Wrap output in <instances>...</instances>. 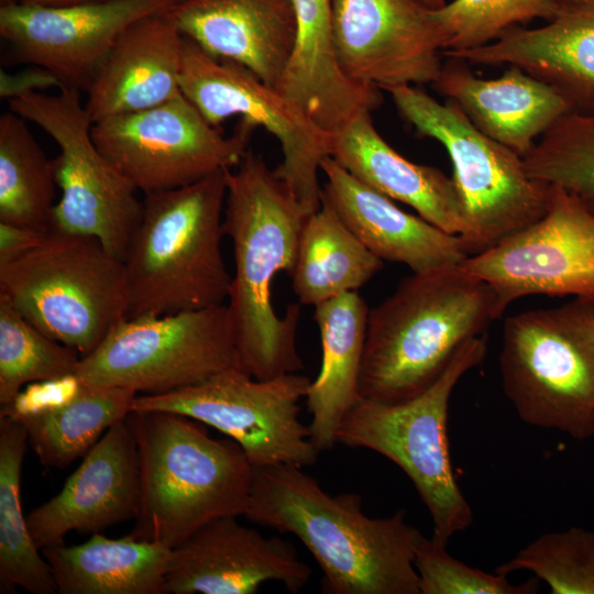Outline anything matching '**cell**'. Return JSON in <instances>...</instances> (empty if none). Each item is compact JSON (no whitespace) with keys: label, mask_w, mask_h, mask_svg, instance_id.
Here are the masks:
<instances>
[{"label":"cell","mask_w":594,"mask_h":594,"mask_svg":"<svg viewBox=\"0 0 594 594\" xmlns=\"http://www.w3.org/2000/svg\"><path fill=\"white\" fill-rule=\"evenodd\" d=\"M223 233L232 242L234 275L227 306L234 331L239 369L268 380L302 369L297 350L299 302L278 316L272 283L292 275L299 239L309 213L270 169L264 158L246 151L226 170Z\"/></svg>","instance_id":"6da1fadb"},{"label":"cell","mask_w":594,"mask_h":594,"mask_svg":"<svg viewBox=\"0 0 594 594\" xmlns=\"http://www.w3.org/2000/svg\"><path fill=\"white\" fill-rule=\"evenodd\" d=\"M244 516L296 536L323 573V593L420 594L415 554L425 536L405 509L369 517L359 494L330 495L302 468L274 464L254 468Z\"/></svg>","instance_id":"7a4b0ae2"},{"label":"cell","mask_w":594,"mask_h":594,"mask_svg":"<svg viewBox=\"0 0 594 594\" xmlns=\"http://www.w3.org/2000/svg\"><path fill=\"white\" fill-rule=\"evenodd\" d=\"M496 319L494 290L460 264L403 278L369 311L360 398L397 404L418 396Z\"/></svg>","instance_id":"3957f363"},{"label":"cell","mask_w":594,"mask_h":594,"mask_svg":"<svg viewBox=\"0 0 594 594\" xmlns=\"http://www.w3.org/2000/svg\"><path fill=\"white\" fill-rule=\"evenodd\" d=\"M140 505L130 532L173 549L222 516H244L254 468L231 438L215 439L183 415L132 410Z\"/></svg>","instance_id":"277c9868"},{"label":"cell","mask_w":594,"mask_h":594,"mask_svg":"<svg viewBox=\"0 0 594 594\" xmlns=\"http://www.w3.org/2000/svg\"><path fill=\"white\" fill-rule=\"evenodd\" d=\"M226 170L191 185L145 194L123 260L127 318L227 304L232 276L221 252Z\"/></svg>","instance_id":"5b68a950"},{"label":"cell","mask_w":594,"mask_h":594,"mask_svg":"<svg viewBox=\"0 0 594 594\" xmlns=\"http://www.w3.org/2000/svg\"><path fill=\"white\" fill-rule=\"evenodd\" d=\"M502 387L526 424L583 441L594 433V300L508 317Z\"/></svg>","instance_id":"8992f818"},{"label":"cell","mask_w":594,"mask_h":594,"mask_svg":"<svg viewBox=\"0 0 594 594\" xmlns=\"http://www.w3.org/2000/svg\"><path fill=\"white\" fill-rule=\"evenodd\" d=\"M486 349V333L464 342L441 376L409 400L359 398L337 430V443L375 451L406 473L431 516L432 536L447 543L473 522L452 470L449 402L461 377L484 361Z\"/></svg>","instance_id":"52a82bcc"},{"label":"cell","mask_w":594,"mask_h":594,"mask_svg":"<svg viewBox=\"0 0 594 594\" xmlns=\"http://www.w3.org/2000/svg\"><path fill=\"white\" fill-rule=\"evenodd\" d=\"M399 116L420 136L446 148L453 167L469 255L481 253L541 218L550 185L530 177L522 157L479 130L458 103L411 85L386 90Z\"/></svg>","instance_id":"ba28073f"},{"label":"cell","mask_w":594,"mask_h":594,"mask_svg":"<svg viewBox=\"0 0 594 594\" xmlns=\"http://www.w3.org/2000/svg\"><path fill=\"white\" fill-rule=\"evenodd\" d=\"M0 296L81 356L127 318L123 261L87 235L51 231L33 249L0 262Z\"/></svg>","instance_id":"9c48e42d"},{"label":"cell","mask_w":594,"mask_h":594,"mask_svg":"<svg viewBox=\"0 0 594 594\" xmlns=\"http://www.w3.org/2000/svg\"><path fill=\"white\" fill-rule=\"evenodd\" d=\"M9 109L45 131L58 145L52 160L62 195L51 231L97 239L124 260L142 216L136 189L97 147L80 90L63 86L57 95L24 94Z\"/></svg>","instance_id":"30bf717a"},{"label":"cell","mask_w":594,"mask_h":594,"mask_svg":"<svg viewBox=\"0 0 594 594\" xmlns=\"http://www.w3.org/2000/svg\"><path fill=\"white\" fill-rule=\"evenodd\" d=\"M239 367L227 304L161 316L123 318L89 354L76 375L87 385L160 395Z\"/></svg>","instance_id":"8fae6325"},{"label":"cell","mask_w":594,"mask_h":594,"mask_svg":"<svg viewBox=\"0 0 594 594\" xmlns=\"http://www.w3.org/2000/svg\"><path fill=\"white\" fill-rule=\"evenodd\" d=\"M310 384L308 376L298 373L257 380L231 367L182 389L138 395L132 410L174 413L211 426L234 440L253 468H305L315 464L320 453L309 427L299 419Z\"/></svg>","instance_id":"7c38bea8"},{"label":"cell","mask_w":594,"mask_h":594,"mask_svg":"<svg viewBox=\"0 0 594 594\" xmlns=\"http://www.w3.org/2000/svg\"><path fill=\"white\" fill-rule=\"evenodd\" d=\"M256 128L241 119L224 136L180 92L156 107L99 120L91 134L100 152L145 195L234 168Z\"/></svg>","instance_id":"4fadbf2b"},{"label":"cell","mask_w":594,"mask_h":594,"mask_svg":"<svg viewBox=\"0 0 594 594\" xmlns=\"http://www.w3.org/2000/svg\"><path fill=\"white\" fill-rule=\"evenodd\" d=\"M180 91L216 128L238 116L271 133L283 153L275 176L309 213L320 208L319 173L331 156L332 133L248 68L215 58L186 37Z\"/></svg>","instance_id":"5bb4252c"},{"label":"cell","mask_w":594,"mask_h":594,"mask_svg":"<svg viewBox=\"0 0 594 594\" xmlns=\"http://www.w3.org/2000/svg\"><path fill=\"white\" fill-rule=\"evenodd\" d=\"M460 266L492 287L498 318L510 302L529 295L594 300V213L550 185L541 218Z\"/></svg>","instance_id":"9a60e30c"},{"label":"cell","mask_w":594,"mask_h":594,"mask_svg":"<svg viewBox=\"0 0 594 594\" xmlns=\"http://www.w3.org/2000/svg\"><path fill=\"white\" fill-rule=\"evenodd\" d=\"M419 0H331L330 34L340 72L378 90L432 84L447 37Z\"/></svg>","instance_id":"2e32d148"},{"label":"cell","mask_w":594,"mask_h":594,"mask_svg":"<svg viewBox=\"0 0 594 594\" xmlns=\"http://www.w3.org/2000/svg\"><path fill=\"white\" fill-rule=\"evenodd\" d=\"M182 0H106L45 7L0 6V35L20 63L50 70L63 86L87 92L119 36Z\"/></svg>","instance_id":"e0dca14e"},{"label":"cell","mask_w":594,"mask_h":594,"mask_svg":"<svg viewBox=\"0 0 594 594\" xmlns=\"http://www.w3.org/2000/svg\"><path fill=\"white\" fill-rule=\"evenodd\" d=\"M310 576L290 541L265 537L237 516H222L170 550L165 594H254L273 581L296 594Z\"/></svg>","instance_id":"ac0fdd59"},{"label":"cell","mask_w":594,"mask_h":594,"mask_svg":"<svg viewBox=\"0 0 594 594\" xmlns=\"http://www.w3.org/2000/svg\"><path fill=\"white\" fill-rule=\"evenodd\" d=\"M139 505V451L133 429L124 418L102 435L62 491L32 510L26 521L34 543L42 550L64 542L72 531L101 532L135 519Z\"/></svg>","instance_id":"d6986e66"},{"label":"cell","mask_w":594,"mask_h":594,"mask_svg":"<svg viewBox=\"0 0 594 594\" xmlns=\"http://www.w3.org/2000/svg\"><path fill=\"white\" fill-rule=\"evenodd\" d=\"M541 26L512 28L476 48L442 52L482 66H517L556 88L574 111L594 112V0H552Z\"/></svg>","instance_id":"ffe728a7"},{"label":"cell","mask_w":594,"mask_h":594,"mask_svg":"<svg viewBox=\"0 0 594 594\" xmlns=\"http://www.w3.org/2000/svg\"><path fill=\"white\" fill-rule=\"evenodd\" d=\"M167 13L210 56L278 88L297 38L292 0H182Z\"/></svg>","instance_id":"44dd1931"},{"label":"cell","mask_w":594,"mask_h":594,"mask_svg":"<svg viewBox=\"0 0 594 594\" xmlns=\"http://www.w3.org/2000/svg\"><path fill=\"white\" fill-rule=\"evenodd\" d=\"M321 172L326 177L321 201L383 262L405 264L421 274L459 265L470 256L459 235L402 210L331 156L323 160Z\"/></svg>","instance_id":"7402d4cb"},{"label":"cell","mask_w":594,"mask_h":594,"mask_svg":"<svg viewBox=\"0 0 594 594\" xmlns=\"http://www.w3.org/2000/svg\"><path fill=\"white\" fill-rule=\"evenodd\" d=\"M432 86L458 103L479 130L521 157L538 136L573 110L556 88L517 66L483 79L463 59L448 57Z\"/></svg>","instance_id":"603a6c76"},{"label":"cell","mask_w":594,"mask_h":594,"mask_svg":"<svg viewBox=\"0 0 594 594\" xmlns=\"http://www.w3.org/2000/svg\"><path fill=\"white\" fill-rule=\"evenodd\" d=\"M184 41L167 12L130 25L86 92L94 123L156 107L180 94Z\"/></svg>","instance_id":"cb8c5ba5"},{"label":"cell","mask_w":594,"mask_h":594,"mask_svg":"<svg viewBox=\"0 0 594 594\" xmlns=\"http://www.w3.org/2000/svg\"><path fill=\"white\" fill-rule=\"evenodd\" d=\"M365 111L332 134L331 157L380 194L414 208L441 230L460 235L464 217L452 178L405 158L378 133Z\"/></svg>","instance_id":"d4e9b609"},{"label":"cell","mask_w":594,"mask_h":594,"mask_svg":"<svg viewBox=\"0 0 594 594\" xmlns=\"http://www.w3.org/2000/svg\"><path fill=\"white\" fill-rule=\"evenodd\" d=\"M370 308L358 292L341 294L315 306L321 340L319 374L308 388L310 440L319 452L337 444V430L360 398L359 378Z\"/></svg>","instance_id":"484cf974"},{"label":"cell","mask_w":594,"mask_h":594,"mask_svg":"<svg viewBox=\"0 0 594 594\" xmlns=\"http://www.w3.org/2000/svg\"><path fill=\"white\" fill-rule=\"evenodd\" d=\"M170 550L127 535L43 548L59 594H165Z\"/></svg>","instance_id":"4316f807"},{"label":"cell","mask_w":594,"mask_h":594,"mask_svg":"<svg viewBox=\"0 0 594 594\" xmlns=\"http://www.w3.org/2000/svg\"><path fill=\"white\" fill-rule=\"evenodd\" d=\"M383 267L324 201L302 228L290 275L301 305L317 306L341 294L358 292Z\"/></svg>","instance_id":"83f0119b"},{"label":"cell","mask_w":594,"mask_h":594,"mask_svg":"<svg viewBox=\"0 0 594 594\" xmlns=\"http://www.w3.org/2000/svg\"><path fill=\"white\" fill-rule=\"evenodd\" d=\"M297 38L278 90L315 118H330L350 109L361 88L340 72L331 43V0H292Z\"/></svg>","instance_id":"f1b7e54d"},{"label":"cell","mask_w":594,"mask_h":594,"mask_svg":"<svg viewBox=\"0 0 594 594\" xmlns=\"http://www.w3.org/2000/svg\"><path fill=\"white\" fill-rule=\"evenodd\" d=\"M138 394L122 387L87 385L68 400L16 418L41 463L63 469L85 455L113 425L127 418Z\"/></svg>","instance_id":"f546056e"},{"label":"cell","mask_w":594,"mask_h":594,"mask_svg":"<svg viewBox=\"0 0 594 594\" xmlns=\"http://www.w3.org/2000/svg\"><path fill=\"white\" fill-rule=\"evenodd\" d=\"M25 428L16 419L0 416V590L18 586L34 594H55L50 564L34 543L20 499Z\"/></svg>","instance_id":"4dcf8cb0"},{"label":"cell","mask_w":594,"mask_h":594,"mask_svg":"<svg viewBox=\"0 0 594 594\" xmlns=\"http://www.w3.org/2000/svg\"><path fill=\"white\" fill-rule=\"evenodd\" d=\"M56 180L53 162L26 120L11 110L0 117V222L51 232Z\"/></svg>","instance_id":"1f68e13d"},{"label":"cell","mask_w":594,"mask_h":594,"mask_svg":"<svg viewBox=\"0 0 594 594\" xmlns=\"http://www.w3.org/2000/svg\"><path fill=\"white\" fill-rule=\"evenodd\" d=\"M79 355L40 331L0 296V406L30 383L76 374Z\"/></svg>","instance_id":"d6a6232c"},{"label":"cell","mask_w":594,"mask_h":594,"mask_svg":"<svg viewBox=\"0 0 594 594\" xmlns=\"http://www.w3.org/2000/svg\"><path fill=\"white\" fill-rule=\"evenodd\" d=\"M522 161L530 177L565 189L594 213V112L562 116Z\"/></svg>","instance_id":"836d02e7"},{"label":"cell","mask_w":594,"mask_h":594,"mask_svg":"<svg viewBox=\"0 0 594 594\" xmlns=\"http://www.w3.org/2000/svg\"><path fill=\"white\" fill-rule=\"evenodd\" d=\"M532 572L552 594H594V532L580 527L547 532L528 543L495 572Z\"/></svg>","instance_id":"e575fe53"},{"label":"cell","mask_w":594,"mask_h":594,"mask_svg":"<svg viewBox=\"0 0 594 594\" xmlns=\"http://www.w3.org/2000/svg\"><path fill=\"white\" fill-rule=\"evenodd\" d=\"M446 34L443 52L487 45L518 23L534 19L548 21L552 0H452L432 10Z\"/></svg>","instance_id":"d590c367"},{"label":"cell","mask_w":594,"mask_h":594,"mask_svg":"<svg viewBox=\"0 0 594 594\" xmlns=\"http://www.w3.org/2000/svg\"><path fill=\"white\" fill-rule=\"evenodd\" d=\"M420 594H535L538 579L520 584L506 575L488 573L453 558L447 542L433 536L420 541L415 554Z\"/></svg>","instance_id":"8d00e7d4"},{"label":"cell","mask_w":594,"mask_h":594,"mask_svg":"<svg viewBox=\"0 0 594 594\" xmlns=\"http://www.w3.org/2000/svg\"><path fill=\"white\" fill-rule=\"evenodd\" d=\"M81 386L82 381L76 374L30 383L10 404L0 406V416L16 418L31 411L54 407L72 398Z\"/></svg>","instance_id":"74e56055"},{"label":"cell","mask_w":594,"mask_h":594,"mask_svg":"<svg viewBox=\"0 0 594 594\" xmlns=\"http://www.w3.org/2000/svg\"><path fill=\"white\" fill-rule=\"evenodd\" d=\"M58 78L50 70L31 65L21 72L11 74L0 70V97L8 101L24 94L43 91L48 88H61Z\"/></svg>","instance_id":"f35d334b"},{"label":"cell","mask_w":594,"mask_h":594,"mask_svg":"<svg viewBox=\"0 0 594 594\" xmlns=\"http://www.w3.org/2000/svg\"><path fill=\"white\" fill-rule=\"evenodd\" d=\"M46 234L29 228L0 222V262L16 257L33 249L41 243Z\"/></svg>","instance_id":"ab89813d"},{"label":"cell","mask_w":594,"mask_h":594,"mask_svg":"<svg viewBox=\"0 0 594 594\" xmlns=\"http://www.w3.org/2000/svg\"><path fill=\"white\" fill-rule=\"evenodd\" d=\"M19 1L26 4H36V6H45V7H62V6L106 1V0H19Z\"/></svg>","instance_id":"60d3db41"},{"label":"cell","mask_w":594,"mask_h":594,"mask_svg":"<svg viewBox=\"0 0 594 594\" xmlns=\"http://www.w3.org/2000/svg\"><path fill=\"white\" fill-rule=\"evenodd\" d=\"M419 1H421L422 3H425L426 6L432 9L440 8L441 6L446 3L444 0H419Z\"/></svg>","instance_id":"b9f144b4"},{"label":"cell","mask_w":594,"mask_h":594,"mask_svg":"<svg viewBox=\"0 0 594 594\" xmlns=\"http://www.w3.org/2000/svg\"><path fill=\"white\" fill-rule=\"evenodd\" d=\"M19 2V0H0V6L11 4Z\"/></svg>","instance_id":"7bdbcfd3"}]
</instances>
